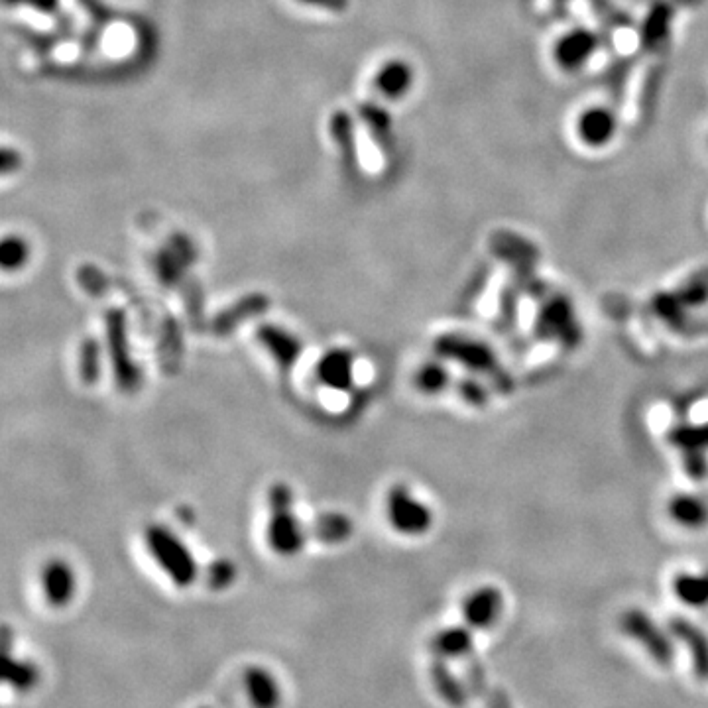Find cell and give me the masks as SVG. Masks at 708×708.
<instances>
[{"instance_id": "1", "label": "cell", "mask_w": 708, "mask_h": 708, "mask_svg": "<svg viewBox=\"0 0 708 708\" xmlns=\"http://www.w3.org/2000/svg\"><path fill=\"white\" fill-rule=\"evenodd\" d=\"M622 632L632 638L634 642H638L642 648L646 649L649 657L661 665V667H669L673 657H675V649L669 640V636L665 632H661V628L649 618L648 612L632 608L626 610L622 620H620Z\"/></svg>"}, {"instance_id": "2", "label": "cell", "mask_w": 708, "mask_h": 708, "mask_svg": "<svg viewBox=\"0 0 708 708\" xmlns=\"http://www.w3.org/2000/svg\"><path fill=\"white\" fill-rule=\"evenodd\" d=\"M40 587L44 598L54 608H65L77 590V581L71 565L63 559H50L40 573Z\"/></svg>"}, {"instance_id": "3", "label": "cell", "mask_w": 708, "mask_h": 708, "mask_svg": "<svg viewBox=\"0 0 708 708\" xmlns=\"http://www.w3.org/2000/svg\"><path fill=\"white\" fill-rule=\"evenodd\" d=\"M42 683V669L36 661L16 657L14 651L0 649V685L26 695L38 689Z\"/></svg>"}, {"instance_id": "4", "label": "cell", "mask_w": 708, "mask_h": 708, "mask_svg": "<svg viewBox=\"0 0 708 708\" xmlns=\"http://www.w3.org/2000/svg\"><path fill=\"white\" fill-rule=\"evenodd\" d=\"M596 46H598V40H596V36L590 30L577 28V30L567 32L555 44L553 58H555L557 65L561 69L573 73V71L583 69L589 63V59L596 52Z\"/></svg>"}, {"instance_id": "5", "label": "cell", "mask_w": 708, "mask_h": 708, "mask_svg": "<svg viewBox=\"0 0 708 708\" xmlns=\"http://www.w3.org/2000/svg\"><path fill=\"white\" fill-rule=\"evenodd\" d=\"M246 699L252 708H280L282 691L276 677L260 665H250L242 673Z\"/></svg>"}, {"instance_id": "6", "label": "cell", "mask_w": 708, "mask_h": 708, "mask_svg": "<svg viewBox=\"0 0 708 708\" xmlns=\"http://www.w3.org/2000/svg\"><path fill=\"white\" fill-rule=\"evenodd\" d=\"M618 122L610 109L589 107L577 118V134L589 148H602L616 136Z\"/></svg>"}, {"instance_id": "7", "label": "cell", "mask_w": 708, "mask_h": 708, "mask_svg": "<svg viewBox=\"0 0 708 708\" xmlns=\"http://www.w3.org/2000/svg\"><path fill=\"white\" fill-rule=\"evenodd\" d=\"M502 604L504 598L500 594V590L492 589V587H484V589L474 590L471 596L465 600L463 612H465V620L472 630H484L490 628L500 612H502Z\"/></svg>"}, {"instance_id": "8", "label": "cell", "mask_w": 708, "mask_h": 708, "mask_svg": "<svg viewBox=\"0 0 708 708\" xmlns=\"http://www.w3.org/2000/svg\"><path fill=\"white\" fill-rule=\"evenodd\" d=\"M413 67L404 59H390L376 73V89L390 101L406 97L413 87Z\"/></svg>"}, {"instance_id": "9", "label": "cell", "mask_w": 708, "mask_h": 708, "mask_svg": "<svg viewBox=\"0 0 708 708\" xmlns=\"http://www.w3.org/2000/svg\"><path fill=\"white\" fill-rule=\"evenodd\" d=\"M667 512L671 520L687 530H701L708 524V504L693 494H677L669 500Z\"/></svg>"}, {"instance_id": "10", "label": "cell", "mask_w": 708, "mask_h": 708, "mask_svg": "<svg viewBox=\"0 0 708 708\" xmlns=\"http://www.w3.org/2000/svg\"><path fill=\"white\" fill-rule=\"evenodd\" d=\"M671 634L689 649L699 679H708V638L705 632L699 626L677 618L671 622Z\"/></svg>"}, {"instance_id": "11", "label": "cell", "mask_w": 708, "mask_h": 708, "mask_svg": "<svg viewBox=\"0 0 708 708\" xmlns=\"http://www.w3.org/2000/svg\"><path fill=\"white\" fill-rule=\"evenodd\" d=\"M673 594L679 602L691 608H705L708 606V571H683L675 575L671 583Z\"/></svg>"}, {"instance_id": "12", "label": "cell", "mask_w": 708, "mask_h": 708, "mask_svg": "<svg viewBox=\"0 0 708 708\" xmlns=\"http://www.w3.org/2000/svg\"><path fill=\"white\" fill-rule=\"evenodd\" d=\"M431 681L437 695L453 708H463L467 705V691L463 683L451 673L445 665V659H437L431 667Z\"/></svg>"}, {"instance_id": "13", "label": "cell", "mask_w": 708, "mask_h": 708, "mask_svg": "<svg viewBox=\"0 0 708 708\" xmlns=\"http://www.w3.org/2000/svg\"><path fill=\"white\" fill-rule=\"evenodd\" d=\"M575 329V317L571 303L567 299H553L541 311L539 317V331L553 335V337H567Z\"/></svg>"}, {"instance_id": "14", "label": "cell", "mask_w": 708, "mask_h": 708, "mask_svg": "<svg viewBox=\"0 0 708 708\" xmlns=\"http://www.w3.org/2000/svg\"><path fill=\"white\" fill-rule=\"evenodd\" d=\"M32 258V246L28 238L16 233L0 236V272L14 274L24 270Z\"/></svg>"}, {"instance_id": "15", "label": "cell", "mask_w": 708, "mask_h": 708, "mask_svg": "<svg viewBox=\"0 0 708 708\" xmlns=\"http://www.w3.org/2000/svg\"><path fill=\"white\" fill-rule=\"evenodd\" d=\"M471 649L472 632L467 628H449L445 632H439L431 642V651L437 655V659L463 657Z\"/></svg>"}, {"instance_id": "16", "label": "cell", "mask_w": 708, "mask_h": 708, "mask_svg": "<svg viewBox=\"0 0 708 708\" xmlns=\"http://www.w3.org/2000/svg\"><path fill=\"white\" fill-rule=\"evenodd\" d=\"M655 315L669 327H683L685 323V303L679 294H657L651 301Z\"/></svg>"}, {"instance_id": "17", "label": "cell", "mask_w": 708, "mask_h": 708, "mask_svg": "<svg viewBox=\"0 0 708 708\" xmlns=\"http://www.w3.org/2000/svg\"><path fill=\"white\" fill-rule=\"evenodd\" d=\"M671 441L685 451H705L708 449V423L693 427H677L671 435Z\"/></svg>"}, {"instance_id": "18", "label": "cell", "mask_w": 708, "mask_h": 708, "mask_svg": "<svg viewBox=\"0 0 708 708\" xmlns=\"http://www.w3.org/2000/svg\"><path fill=\"white\" fill-rule=\"evenodd\" d=\"M360 117L366 120L368 128L380 142H388L392 138V118L376 105H362L360 107Z\"/></svg>"}, {"instance_id": "19", "label": "cell", "mask_w": 708, "mask_h": 708, "mask_svg": "<svg viewBox=\"0 0 708 708\" xmlns=\"http://www.w3.org/2000/svg\"><path fill=\"white\" fill-rule=\"evenodd\" d=\"M331 132L335 136V140L339 142V146L343 148L345 156L349 158V164L353 166L356 160V152H354V132L353 122L345 113H337L331 120Z\"/></svg>"}, {"instance_id": "20", "label": "cell", "mask_w": 708, "mask_h": 708, "mask_svg": "<svg viewBox=\"0 0 708 708\" xmlns=\"http://www.w3.org/2000/svg\"><path fill=\"white\" fill-rule=\"evenodd\" d=\"M679 297L687 307H699L708 301V274H699L687 282L679 292Z\"/></svg>"}, {"instance_id": "21", "label": "cell", "mask_w": 708, "mask_h": 708, "mask_svg": "<svg viewBox=\"0 0 708 708\" xmlns=\"http://www.w3.org/2000/svg\"><path fill=\"white\" fill-rule=\"evenodd\" d=\"M99 374V345L95 341H87L81 349V376L87 382L97 380Z\"/></svg>"}, {"instance_id": "22", "label": "cell", "mask_w": 708, "mask_h": 708, "mask_svg": "<svg viewBox=\"0 0 708 708\" xmlns=\"http://www.w3.org/2000/svg\"><path fill=\"white\" fill-rule=\"evenodd\" d=\"M24 166V154L12 146H0V177L12 176Z\"/></svg>"}, {"instance_id": "23", "label": "cell", "mask_w": 708, "mask_h": 708, "mask_svg": "<svg viewBox=\"0 0 708 708\" xmlns=\"http://www.w3.org/2000/svg\"><path fill=\"white\" fill-rule=\"evenodd\" d=\"M665 20H669V14L665 12H657V14H651L648 20V26H646V34H648L649 40H657V38H663L667 34V26L663 24Z\"/></svg>"}, {"instance_id": "24", "label": "cell", "mask_w": 708, "mask_h": 708, "mask_svg": "<svg viewBox=\"0 0 708 708\" xmlns=\"http://www.w3.org/2000/svg\"><path fill=\"white\" fill-rule=\"evenodd\" d=\"M299 2L323 8V10H331V12H343L349 8L351 0H299Z\"/></svg>"}, {"instance_id": "25", "label": "cell", "mask_w": 708, "mask_h": 708, "mask_svg": "<svg viewBox=\"0 0 708 708\" xmlns=\"http://www.w3.org/2000/svg\"><path fill=\"white\" fill-rule=\"evenodd\" d=\"M16 646V632L8 624H0V649L2 651H14Z\"/></svg>"}, {"instance_id": "26", "label": "cell", "mask_w": 708, "mask_h": 708, "mask_svg": "<svg viewBox=\"0 0 708 708\" xmlns=\"http://www.w3.org/2000/svg\"><path fill=\"white\" fill-rule=\"evenodd\" d=\"M30 4L42 12H54L58 8V0H32Z\"/></svg>"}, {"instance_id": "27", "label": "cell", "mask_w": 708, "mask_h": 708, "mask_svg": "<svg viewBox=\"0 0 708 708\" xmlns=\"http://www.w3.org/2000/svg\"><path fill=\"white\" fill-rule=\"evenodd\" d=\"M8 4H30L32 0H6Z\"/></svg>"}, {"instance_id": "28", "label": "cell", "mask_w": 708, "mask_h": 708, "mask_svg": "<svg viewBox=\"0 0 708 708\" xmlns=\"http://www.w3.org/2000/svg\"><path fill=\"white\" fill-rule=\"evenodd\" d=\"M201 708H211V707H201Z\"/></svg>"}]
</instances>
